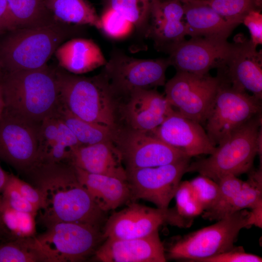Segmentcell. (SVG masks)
<instances>
[{
	"label": "cell",
	"instance_id": "6da1fadb",
	"mask_svg": "<svg viewBox=\"0 0 262 262\" xmlns=\"http://www.w3.org/2000/svg\"><path fill=\"white\" fill-rule=\"evenodd\" d=\"M25 174L42 194V205L37 213L47 228L61 222L99 226L104 212L80 183L71 164H40Z\"/></svg>",
	"mask_w": 262,
	"mask_h": 262
},
{
	"label": "cell",
	"instance_id": "7a4b0ae2",
	"mask_svg": "<svg viewBox=\"0 0 262 262\" xmlns=\"http://www.w3.org/2000/svg\"><path fill=\"white\" fill-rule=\"evenodd\" d=\"M0 84L5 109L29 121L41 122L61 105L56 68L5 72Z\"/></svg>",
	"mask_w": 262,
	"mask_h": 262
},
{
	"label": "cell",
	"instance_id": "3957f363",
	"mask_svg": "<svg viewBox=\"0 0 262 262\" xmlns=\"http://www.w3.org/2000/svg\"><path fill=\"white\" fill-rule=\"evenodd\" d=\"M70 24L55 20L46 25L16 29L0 42V65L5 72L40 68L74 33Z\"/></svg>",
	"mask_w": 262,
	"mask_h": 262
},
{
	"label": "cell",
	"instance_id": "277c9868",
	"mask_svg": "<svg viewBox=\"0 0 262 262\" xmlns=\"http://www.w3.org/2000/svg\"><path fill=\"white\" fill-rule=\"evenodd\" d=\"M262 133L260 113L218 145L209 157L189 163L186 173L197 172L217 183L224 176L248 172L256 155L262 156Z\"/></svg>",
	"mask_w": 262,
	"mask_h": 262
},
{
	"label": "cell",
	"instance_id": "5b68a950",
	"mask_svg": "<svg viewBox=\"0 0 262 262\" xmlns=\"http://www.w3.org/2000/svg\"><path fill=\"white\" fill-rule=\"evenodd\" d=\"M62 104L76 116L115 129V96L103 72L92 77L56 68Z\"/></svg>",
	"mask_w": 262,
	"mask_h": 262
},
{
	"label": "cell",
	"instance_id": "8992f818",
	"mask_svg": "<svg viewBox=\"0 0 262 262\" xmlns=\"http://www.w3.org/2000/svg\"><path fill=\"white\" fill-rule=\"evenodd\" d=\"M251 225V212L246 209L237 211L212 225L180 238L169 248L168 257L201 262L233 248L240 230Z\"/></svg>",
	"mask_w": 262,
	"mask_h": 262
},
{
	"label": "cell",
	"instance_id": "52a82bcc",
	"mask_svg": "<svg viewBox=\"0 0 262 262\" xmlns=\"http://www.w3.org/2000/svg\"><path fill=\"white\" fill-rule=\"evenodd\" d=\"M47 228L44 233L34 237L36 247L44 262L84 260L96 251L104 238L98 226L88 224L61 222Z\"/></svg>",
	"mask_w": 262,
	"mask_h": 262
},
{
	"label": "cell",
	"instance_id": "ba28073f",
	"mask_svg": "<svg viewBox=\"0 0 262 262\" xmlns=\"http://www.w3.org/2000/svg\"><path fill=\"white\" fill-rule=\"evenodd\" d=\"M222 80L221 74L213 77L177 71L164 84L165 97L182 115L205 123Z\"/></svg>",
	"mask_w": 262,
	"mask_h": 262
},
{
	"label": "cell",
	"instance_id": "9c48e42d",
	"mask_svg": "<svg viewBox=\"0 0 262 262\" xmlns=\"http://www.w3.org/2000/svg\"><path fill=\"white\" fill-rule=\"evenodd\" d=\"M222 77L212 110L205 122V131L215 147L262 110L261 100L234 88Z\"/></svg>",
	"mask_w": 262,
	"mask_h": 262
},
{
	"label": "cell",
	"instance_id": "30bf717a",
	"mask_svg": "<svg viewBox=\"0 0 262 262\" xmlns=\"http://www.w3.org/2000/svg\"><path fill=\"white\" fill-rule=\"evenodd\" d=\"M168 58L138 59L119 51L112 53L103 73L115 96L164 85Z\"/></svg>",
	"mask_w": 262,
	"mask_h": 262
},
{
	"label": "cell",
	"instance_id": "8fae6325",
	"mask_svg": "<svg viewBox=\"0 0 262 262\" xmlns=\"http://www.w3.org/2000/svg\"><path fill=\"white\" fill-rule=\"evenodd\" d=\"M114 213L108 219L102 235L105 238L133 239L147 236L164 224L180 228L190 227L193 221L185 219L176 208L161 209L134 202Z\"/></svg>",
	"mask_w": 262,
	"mask_h": 262
},
{
	"label": "cell",
	"instance_id": "7c38bea8",
	"mask_svg": "<svg viewBox=\"0 0 262 262\" xmlns=\"http://www.w3.org/2000/svg\"><path fill=\"white\" fill-rule=\"evenodd\" d=\"M190 158L160 166L127 170L131 202L144 199L166 209L175 196Z\"/></svg>",
	"mask_w": 262,
	"mask_h": 262
},
{
	"label": "cell",
	"instance_id": "4fadbf2b",
	"mask_svg": "<svg viewBox=\"0 0 262 262\" xmlns=\"http://www.w3.org/2000/svg\"><path fill=\"white\" fill-rule=\"evenodd\" d=\"M40 124L5 109L0 118V159L24 173L32 168L37 158Z\"/></svg>",
	"mask_w": 262,
	"mask_h": 262
},
{
	"label": "cell",
	"instance_id": "5bb4252c",
	"mask_svg": "<svg viewBox=\"0 0 262 262\" xmlns=\"http://www.w3.org/2000/svg\"><path fill=\"white\" fill-rule=\"evenodd\" d=\"M113 142L121 153L126 170L151 167L190 157L149 132L131 129L115 130Z\"/></svg>",
	"mask_w": 262,
	"mask_h": 262
},
{
	"label": "cell",
	"instance_id": "9a60e30c",
	"mask_svg": "<svg viewBox=\"0 0 262 262\" xmlns=\"http://www.w3.org/2000/svg\"><path fill=\"white\" fill-rule=\"evenodd\" d=\"M233 46L227 40L192 37L172 47L168 60L177 71L205 75L213 68L224 66Z\"/></svg>",
	"mask_w": 262,
	"mask_h": 262
},
{
	"label": "cell",
	"instance_id": "2e32d148",
	"mask_svg": "<svg viewBox=\"0 0 262 262\" xmlns=\"http://www.w3.org/2000/svg\"><path fill=\"white\" fill-rule=\"evenodd\" d=\"M149 133L190 158L202 154L210 155L216 147L211 143L201 124L175 110Z\"/></svg>",
	"mask_w": 262,
	"mask_h": 262
},
{
	"label": "cell",
	"instance_id": "e0dca14e",
	"mask_svg": "<svg viewBox=\"0 0 262 262\" xmlns=\"http://www.w3.org/2000/svg\"><path fill=\"white\" fill-rule=\"evenodd\" d=\"M250 40L238 38L233 43L231 54L226 61V76L234 88L248 91L256 98H262V53Z\"/></svg>",
	"mask_w": 262,
	"mask_h": 262
},
{
	"label": "cell",
	"instance_id": "ac0fdd59",
	"mask_svg": "<svg viewBox=\"0 0 262 262\" xmlns=\"http://www.w3.org/2000/svg\"><path fill=\"white\" fill-rule=\"evenodd\" d=\"M96 259L103 262H164V248L158 230L143 237L107 238L97 249Z\"/></svg>",
	"mask_w": 262,
	"mask_h": 262
},
{
	"label": "cell",
	"instance_id": "d6986e66",
	"mask_svg": "<svg viewBox=\"0 0 262 262\" xmlns=\"http://www.w3.org/2000/svg\"><path fill=\"white\" fill-rule=\"evenodd\" d=\"M129 97L124 115L135 130L151 132L174 111L165 96L154 89L137 90Z\"/></svg>",
	"mask_w": 262,
	"mask_h": 262
},
{
	"label": "cell",
	"instance_id": "ffe728a7",
	"mask_svg": "<svg viewBox=\"0 0 262 262\" xmlns=\"http://www.w3.org/2000/svg\"><path fill=\"white\" fill-rule=\"evenodd\" d=\"M81 145L57 114L47 117L40 125L37 158L34 165L69 163L72 151Z\"/></svg>",
	"mask_w": 262,
	"mask_h": 262
},
{
	"label": "cell",
	"instance_id": "44dd1931",
	"mask_svg": "<svg viewBox=\"0 0 262 262\" xmlns=\"http://www.w3.org/2000/svg\"><path fill=\"white\" fill-rule=\"evenodd\" d=\"M120 152L112 141L81 145L71 154L69 164L88 172L127 181Z\"/></svg>",
	"mask_w": 262,
	"mask_h": 262
},
{
	"label": "cell",
	"instance_id": "7402d4cb",
	"mask_svg": "<svg viewBox=\"0 0 262 262\" xmlns=\"http://www.w3.org/2000/svg\"><path fill=\"white\" fill-rule=\"evenodd\" d=\"M73 167L79 181L103 212L131 202V192L127 181Z\"/></svg>",
	"mask_w": 262,
	"mask_h": 262
},
{
	"label": "cell",
	"instance_id": "603a6c76",
	"mask_svg": "<svg viewBox=\"0 0 262 262\" xmlns=\"http://www.w3.org/2000/svg\"><path fill=\"white\" fill-rule=\"evenodd\" d=\"M54 54L61 68L76 75L104 66L107 61L94 41L83 38H74L64 42Z\"/></svg>",
	"mask_w": 262,
	"mask_h": 262
},
{
	"label": "cell",
	"instance_id": "cb8c5ba5",
	"mask_svg": "<svg viewBox=\"0 0 262 262\" xmlns=\"http://www.w3.org/2000/svg\"><path fill=\"white\" fill-rule=\"evenodd\" d=\"M187 35L227 40L238 25L227 21L202 0L183 3Z\"/></svg>",
	"mask_w": 262,
	"mask_h": 262
},
{
	"label": "cell",
	"instance_id": "d4e9b609",
	"mask_svg": "<svg viewBox=\"0 0 262 262\" xmlns=\"http://www.w3.org/2000/svg\"><path fill=\"white\" fill-rule=\"evenodd\" d=\"M6 31L41 26L56 20L45 0H7Z\"/></svg>",
	"mask_w": 262,
	"mask_h": 262
},
{
	"label": "cell",
	"instance_id": "484cf974",
	"mask_svg": "<svg viewBox=\"0 0 262 262\" xmlns=\"http://www.w3.org/2000/svg\"><path fill=\"white\" fill-rule=\"evenodd\" d=\"M46 7L54 18L61 22L90 25L100 30L99 16L85 0H45Z\"/></svg>",
	"mask_w": 262,
	"mask_h": 262
},
{
	"label": "cell",
	"instance_id": "4316f807",
	"mask_svg": "<svg viewBox=\"0 0 262 262\" xmlns=\"http://www.w3.org/2000/svg\"><path fill=\"white\" fill-rule=\"evenodd\" d=\"M57 115L82 145L113 142L115 129L105 125L83 120L71 113L62 103Z\"/></svg>",
	"mask_w": 262,
	"mask_h": 262
},
{
	"label": "cell",
	"instance_id": "83f0119b",
	"mask_svg": "<svg viewBox=\"0 0 262 262\" xmlns=\"http://www.w3.org/2000/svg\"><path fill=\"white\" fill-rule=\"evenodd\" d=\"M155 0H108V7L130 21L138 33L148 36Z\"/></svg>",
	"mask_w": 262,
	"mask_h": 262
},
{
	"label": "cell",
	"instance_id": "f1b7e54d",
	"mask_svg": "<svg viewBox=\"0 0 262 262\" xmlns=\"http://www.w3.org/2000/svg\"><path fill=\"white\" fill-rule=\"evenodd\" d=\"M262 169L251 172L239 193L217 216L219 220L241 210L253 209L262 205Z\"/></svg>",
	"mask_w": 262,
	"mask_h": 262
},
{
	"label": "cell",
	"instance_id": "f546056e",
	"mask_svg": "<svg viewBox=\"0 0 262 262\" xmlns=\"http://www.w3.org/2000/svg\"><path fill=\"white\" fill-rule=\"evenodd\" d=\"M187 35L185 23L157 17L153 18L148 36L153 40L156 48L168 52L174 46L184 39Z\"/></svg>",
	"mask_w": 262,
	"mask_h": 262
},
{
	"label": "cell",
	"instance_id": "4dcf8cb0",
	"mask_svg": "<svg viewBox=\"0 0 262 262\" xmlns=\"http://www.w3.org/2000/svg\"><path fill=\"white\" fill-rule=\"evenodd\" d=\"M36 214L14 210L2 203L0 206V224L4 225L16 238L34 237Z\"/></svg>",
	"mask_w": 262,
	"mask_h": 262
},
{
	"label": "cell",
	"instance_id": "1f68e13d",
	"mask_svg": "<svg viewBox=\"0 0 262 262\" xmlns=\"http://www.w3.org/2000/svg\"><path fill=\"white\" fill-rule=\"evenodd\" d=\"M43 259L36 247L34 237L18 238L0 244V262H36Z\"/></svg>",
	"mask_w": 262,
	"mask_h": 262
},
{
	"label": "cell",
	"instance_id": "d6a6232c",
	"mask_svg": "<svg viewBox=\"0 0 262 262\" xmlns=\"http://www.w3.org/2000/svg\"><path fill=\"white\" fill-rule=\"evenodd\" d=\"M228 21L239 25L251 10L256 9L255 0H202Z\"/></svg>",
	"mask_w": 262,
	"mask_h": 262
},
{
	"label": "cell",
	"instance_id": "836d02e7",
	"mask_svg": "<svg viewBox=\"0 0 262 262\" xmlns=\"http://www.w3.org/2000/svg\"><path fill=\"white\" fill-rule=\"evenodd\" d=\"M100 30L107 36L121 39L129 36L134 30L133 25L122 15L111 8H108L99 16Z\"/></svg>",
	"mask_w": 262,
	"mask_h": 262
},
{
	"label": "cell",
	"instance_id": "e575fe53",
	"mask_svg": "<svg viewBox=\"0 0 262 262\" xmlns=\"http://www.w3.org/2000/svg\"><path fill=\"white\" fill-rule=\"evenodd\" d=\"M176 209L182 217L193 221L203 209L198 200L189 181L180 182L176 194Z\"/></svg>",
	"mask_w": 262,
	"mask_h": 262
},
{
	"label": "cell",
	"instance_id": "d590c367",
	"mask_svg": "<svg viewBox=\"0 0 262 262\" xmlns=\"http://www.w3.org/2000/svg\"><path fill=\"white\" fill-rule=\"evenodd\" d=\"M189 181L203 210L206 212L213 209L220 197L218 184L201 175Z\"/></svg>",
	"mask_w": 262,
	"mask_h": 262
},
{
	"label": "cell",
	"instance_id": "8d00e7d4",
	"mask_svg": "<svg viewBox=\"0 0 262 262\" xmlns=\"http://www.w3.org/2000/svg\"><path fill=\"white\" fill-rule=\"evenodd\" d=\"M245 181L233 175H227L221 178L217 182L220 190L219 201L212 210L206 211L203 215L205 219L216 220L220 212L239 193Z\"/></svg>",
	"mask_w": 262,
	"mask_h": 262
},
{
	"label": "cell",
	"instance_id": "74e56055",
	"mask_svg": "<svg viewBox=\"0 0 262 262\" xmlns=\"http://www.w3.org/2000/svg\"><path fill=\"white\" fill-rule=\"evenodd\" d=\"M1 203L16 211L37 213V209L21 195L9 180L2 192Z\"/></svg>",
	"mask_w": 262,
	"mask_h": 262
},
{
	"label": "cell",
	"instance_id": "f35d334b",
	"mask_svg": "<svg viewBox=\"0 0 262 262\" xmlns=\"http://www.w3.org/2000/svg\"><path fill=\"white\" fill-rule=\"evenodd\" d=\"M259 256L247 253L242 246L233 247L230 250L203 260L201 262H261Z\"/></svg>",
	"mask_w": 262,
	"mask_h": 262
},
{
	"label": "cell",
	"instance_id": "ab89813d",
	"mask_svg": "<svg viewBox=\"0 0 262 262\" xmlns=\"http://www.w3.org/2000/svg\"><path fill=\"white\" fill-rule=\"evenodd\" d=\"M9 181L28 201L37 209L38 211L43 203L42 195L40 191L37 187H33L12 174H10Z\"/></svg>",
	"mask_w": 262,
	"mask_h": 262
},
{
	"label": "cell",
	"instance_id": "60d3db41",
	"mask_svg": "<svg viewBox=\"0 0 262 262\" xmlns=\"http://www.w3.org/2000/svg\"><path fill=\"white\" fill-rule=\"evenodd\" d=\"M248 29L250 41L255 47L262 44V15L259 10L253 9L244 17L243 22Z\"/></svg>",
	"mask_w": 262,
	"mask_h": 262
},
{
	"label": "cell",
	"instance_id": "b9f144b4",
	"mask_svg": "<svg viewBox=\"0 0 262 262\" xmlns=\"http://www.w3.org/2000/svg\"><path fill=\"white\" fill-rule=\"evenodd\" d=\"M7 16V0H0V33L6 31Z\"/></svg>",
	"mask_w": 262,
	"mask_h": 262
},
{
	"label": "cell",
	"instance_id": "7bdbcfd3",
	"mask_svg": "<svg viewBox=\"0 0 262 262\" xmlns=\"http://www.w3.org/2000/svg\"><path fill=\"white\" fill-rule=\"evenodd\" d=\"M10 174L5 172L0 165V206L1 203L3 191L8 181Z\"/></svg>",
	"mask_w": 262,
	"mask_h": 262
},
{
	"label": "cell",
	"instance_id": "ee69618b",
	"mask_svg": "<svg viewBox=\"0 0 262 262\" xmlns=\"http://www.w3.org/2000/svg\"><path fill=\"white\" fill-rule=\"evenodd\" d=\"M5 110V103L2 93V89L0 84V118L2 116Z\"/></svg>",
	"mask_w": 262,
	"mask_h": 262
},
{
	"label": "cell",
	"instance_id": "f6af8a7d",
	"mask_svg": "<svg viewBox=\"0 0 262 262\" xmlns=\"http://www.w3.org/2000/svg\"><path fill=\"white\" fill-rule=\"evenodd\" d=\"M179 1H180L181 3H185L187 2H193V1H199V0H177Z\"/></svg>",
	"mask_w": 262,
	"mask_h": 262
},
{
	"label": "cell",
	"instance_id": "bcb514c9",
	"mask_svg": "<svg viewBox=\"0 0 262 262\" xmlns=\"http://www.w3.org/2000/svg\"><path fill=\"white\" fill-rule=\"evenodd\" d=\"M4 73H5V71H4L3 68L0 65V81Z\"/></svg>",
	"mask_w": 262,
	"mask_h": 262
},
{
	"label": "cell",
	"instance_id": "7dc6e473",
	"mask_svg": "<svg viewBox=\"0 0 262 262\" xmlns=\"http://www.w3.org/2000/svg\"><path fill=\"white\" fill-rule=\"evenodd\" d=\"M256 6L261 7L262 0H255Z\"/></svg>",
	"mask_w": 262,
	"mask_h": 262
}]
</instances>
